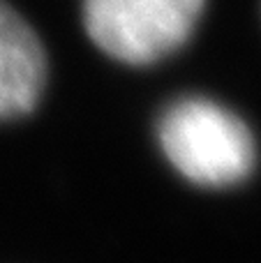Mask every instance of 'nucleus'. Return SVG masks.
I'll return each mask as SVG.
<instances>
[{"instance_id": "obj_2", "label": "nucleus", "mask_w": 261, "mask_h": 263, "mask_svg": "<svg viewBox=\"0 0 261 263\" xmlns=\"http://www.w3.org/2000/svg\"><path fill=\"white\" fill-rule=\"evenodd\" d=\"M206 0H83L88 37L106 55L151 65L185 44Z\"/></svg>"}, {"instance_id": "obj_1", "label": "nucleus", "mask_w": 261, "mask_h": 263, "mask_svg": "<svg viewBox=\"0 0 261 263\" xmlns=\"http://www.w3.org/2000/svg\"><path fill=\"white\" fill-rule=\"evenodd\" d=\"M157 136L171 166L194 185L243 182L257 162L250 127L231 109L208 97L174 102L162 114Z\"/></svg>"}, {"instance_id": "obj_3", "label": "nucleus", "mask_w": 261, "mask_h": 263, "mask_svg": "<svg viewBox=\"0 0 261 263\" xmlns=\"http://www.w3.org/2000/svg\"><path fill=\"white\" fill-rule=\"evenodd\" d=\"M46 83V55L26 18L0 0V120L37 106Z\"/></svg>"}]
</instances>
